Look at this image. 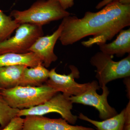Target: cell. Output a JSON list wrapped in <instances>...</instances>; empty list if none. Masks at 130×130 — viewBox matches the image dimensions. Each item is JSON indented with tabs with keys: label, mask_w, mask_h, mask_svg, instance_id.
I'll return each instance as SVG.
<instances>
[{
	"label": "cell",
	"mask_w": 130,
	"mask_h": 130,
	"mask_svg": "<svg viewBox=\"0 0 130 130\" xmlns=\"http://www.w3.org/2000/svg\"><path fill=\"white\" fill-rule=\"evenodd\" d=\"M61 23L62 28L59 40L63 46L71 45L90 36L93 37L81 42L84 46L105 43L130 25V5L115 1L96 12H86L82 18L67 16Z\"/></svg>",
	"instance_id": "cell-1"
},
{
	"label": "cell",
	"mask_w": 130,
	"mask_h": 130,
	"mask_svg": "<svg viewBox=\"0 0 130 130\" xmlns=\"http://www.w3.org/2000/svg\"><path fill=\"white\" fill-rule=\"evenodd\" d=\"M71 15L57 0H38L26 10H13L10 16L20 24L28 23L42 26Z\"/></svg>",
	"instance_id": "cell-2"
},
{
	"label": "cell",
	"mask_w": 130,
	"mask_h": 130,
	"mask_svg": "<svg viewBox=\"0 0 130 130\" xmlns=\"http://www.w3.org/2000/svg\"><path fill=\"white\" fill-rule=\"evenodd\" d=\"M58 93L45 84L37 87L19 85L0 90V94L8 105L20 110L41 105Z\"/></svg>",
	"instance_id": "cell-3"
},
{
	"label": "cell",
	"mask_w": 130,
	"mask_h": 130,
	"mask_svg": "<svg viewBox=\"0 0 130 130\" xmlns=\"http://www.w3.org/2000/svg\"><path fill=\"white\" fill-rule=\"evenodd\" d=\"M113 56L97 52L90 60L91 64L96 68V77L100 88L109 82L130 76V55L119 61L113 60Z\"/></svg>",
	"instance_id": "cell-4"
},
{
	"label": "cell",
	"mask_w": 130,
	"mask_h": 130,
	"mask_svg": "<svg viewBox=\"0 0 130 130\" xmlns=\"http://www.w3.org/2000/svg\"><path fill=\"white\" fill-rule=\"evenodd\" d=\"M43 36L42 26L30 24H21L16 29L13 36L0 43V55L28 53L36 40Z\"/></svg>",
	"instance_id": "cell-5"
},
{
	"label": "cell",
	"mask_w": 130,
	"mask_h": 130,
	"mask_svg": "<svg viewBox=\"0 0 130 130\" xmlns=\"http://www.w3.org/2000/svg\"><path fill=\"white\" fill-rule=\"evenodd\" d=\"M69 98L58 92L41 105L28 109H20L18 116H43L50 113H57L68 123L74 124L78 117L72 112L73 103Z\"/></svg>",
	"instance_id": "cell-6"
},
{
	"label": "cell",
	"mask_w": 130,
	"mask_h": 130,
	"mask_svg": "<svg viewBox=\"0 0 130 130\" xmlns=\"http://www.w3.org/2000/svg\"><path fill=\"white\" fill-rule=\"evenodd\" d=\"M90 83L89 88L83 94L69 98L71 102L94 107L99 112V117L103 120L118 114L116 109L110 106L108 102L109 91L107 86H103L101 88L102 93L99 95L96 92L100 88L98 82L93 81Z\"/></svg>",
	"instance_id": "cell-7"
},
{
	"label": "cell",
	"mask_w": 130,
	"mask_h": 130,
	"mask_svg": "<svg viewBox=\"0 0 130 130\" xmlns=\"http://www.w3.org/2000/svg\"><path fill=\"white\" fill-rule=\"evenodd\" d=\"M70 68L71 72L67 75L57 73L55 68L51 69L48 79L45 83L57 92H62L67 97L80 95L89 88L91 84L77 83L75 79L79 77V72L74 66H70Z\"/></svg>",
	"instance_id": "cell-8"
},
{
	"label": "cell",
	"mask_w": 130,
	"mask_h": 130,
	"mask_svg": "<svg viewBox=\"0 0 130 130\" xmlns=\"http://www.w3.org/2000/svg\"><path fill=\"white\" fill-rule=\"evenodd\" d=\"M22 130H96L82 126L69 124L63 119H50L43 116H27Z\"/></svg>",
	"instance_id": "cell-9"
},
{
	"label": "cell",
	"mask_w": 130,
	"mask_h": 130,
	"mask_svg": "<svg viewBox=\"0 0 130 130\" xmlns=\"http://www.w3.org/2000/svg\"><path fill=\"white\" fill-rule=\"evenodd\" d=\"M62 28L61 23L52 35L42 36L38 38L29 50V52L34 53L39 57L43 66L46 68L58 59V57L54 52V49L60 37Z\"/></svg>",
	"instance_id": "cell-10"
},
{
	"label": "cell",
	"mask_w": 130,
	"mask_h": 130,
	"mask_svg": "<svg viewBox=\"0 0 130 130\" xmlns=\"http://www.w3.org/2000/svg\"><path fill=\"white\" fill-rule=\"evenodd\" d=\"M100 51L113 56L122 57L126 54L130 53V29L122 30L116 39L109 43L98 44Z\"/></svg>",
	"instance_id": "cell-11"
},
{
	"label": "cell",
	"mask_w": 130,
	"mask_h": 130,
	"mask_svg": "<svg viewBox=\"0 0 130 130\" xmlns=\"http://www.w3.org/2000/svg\"><path fill=\"white\" fill-rule=\"evenodd\" d=\"M40 64H42L41 59L31 52L22 54L10 53L0 55V67L20 65L31 68Z\"/></svg>",
	"instance_id": "cell-12"
},
{
	"label": "cell",
	"mask_w": 130,
	"mask_h": 130,
	"mask_svg": "<svg viewBox=\"0 0 130 130\" xmlns=\"http://www.w3.org/2000/svg\"><path fill=\"white\" fill-rule=\"evenodd\" d=\"M50 71L42 64L34 67H26L24 70L19 86L37 87L45 84L49 77Z\"/></svg>",
	"instance_id": "cell-13"
},
{
	"label": "cell",
	"mask_w": 130,
	"mask_h": 130,
	"mask_svg": "<svg viewBox=\"0 0 130 130\" xmlns=\"http://www.w3.org/2000/svg\"><path fill=\"white\" fill-rule=\"evenodd\" d=\"M26 67L20 65L0 67V88L8 89L19 85Z\"/></svg>",
	"instance_id": "cell-14"
},
{
	"label": "cell",
	"mask_w": 130,
	"mask_h": 130,
	"mask_svg": "<svg viewBox=\"0 0 130 130\" xmlns=\"http://www.w3.org/2000/svg\"><path fill=\"white\" fill-rule=\"evenodd\" d=\"M78 117L92 124L98 130H123L125 122V108L120 113L102 121L93 120L82 113H79Z\"/></svg>",
	"instance_id": "cell-15"
},
{
	"label": "cell",
	"mask_w": 130,
	"mask_h": 130,
	"mask_svg": "<svg viewBox=\"0 0 130 130\" xmlns=\"http://www.w3.org/2000/svg\"><path fill=\"white\" fill-rule=\"evenodd\" d=\"M20 25L0 9V43L10 38Z\"/></svg>",
	"instance_id": "cell-16"
},
{
	"label": "cell",
	"mask_w": 130,
	"mask_h": 130,
	"mask_svg": "<svg viewBox=\"0 0 130 130\" xmlns=\"http://www.w3.org/2000/svg\"><path fill=\"white\" fill-rule=\"evenodd\" d=\"M20 109L12 108L0 94V125L1 128L6 127L12 119L18 116Z\"/></svg>",
	"instance_id": "cell-17"
},
{
	"label": "cell",
	"mask_w": 130,
	"mask_h": 130,
	"mask_svg": "<svg viewBox=\"0 0 130 130\" xmlns=\"http://www.w3.org/2000/svg\"><path fill=\"white\" fill-rule=\"evenodd\" d=\"M24 121V119L17 116L12 119L8 125L1 130H22Z\"/></svg>",
	"instance_id": "cell-18"
},
{
	"label": "cell",
	"mask_w": 130,
	"mask_h": 130,
	"mask_svg": "<svg viewBox=\"0 0 130 130\" xmlns=\"http://www.w3.org/2000/svg\"><path fill=\"white\" fill-rule=\"evenodd\" d=\"M123 130H130V101L125 108V122Z\"/></svg>",
	"instance_id": "cell-19"
},
{
	"label": "cell",
	"mask_w": 130,
	"mask_h": 130,
	"mask_svg": "<svg viewBox=\"0 0 130 130\" xmlns=\"http://www.w3.org/2000/svg\"><path fill=\"white\" fill-rule=\"evenodd\" d=\"M65 10L72 7L74 5V0H57Z\"/></svg>",
	"instance_id": "cell-20"
},
{
	"label": "cell",
	"mask_w": 130,
	"mask_h": 130,
	"mask_svg": "<svg viewBox=\"0 0 130 130\" xmlns=\"http://www.w3.org/2000/svg\"><path fill=\"white\" fill-rule=\"evenodd\" d=\"M117 1L118 0H103L96 5V8L97 9H100L103 7H104L110 3Z\"/></svg>",
	"instance_id": "cell-21"
},
{
	"label": "cell",
	"mask_w": 130,
	"mask_h": 130,
	"mask_svg": "<svg viewBox=\"0 0 130 130\" xmlns=\"http://www.w3.org/2000/svg\"><path fill=\"white\" fill-rule=\"evenodd\" d=\"M124 83L127 89V96L129 100L130 98V77L124 78Z\"/></svg>",
	"instance_id": "cell-22"
},
{
	"label": "cell",
	"mask_w": 130,
	"mask_h": 130,
	"mask_svg": "<svg viewBox=\"0 0 130 130\" xmlns=\"http://www.w3.org/2000/svg\"><path fill=\"white\" fill-rule=\"evenodd\" d=\"M118 1L121 5H130V0H118Z\"/></svg>",
	"instance_id": "cell-23"
},
{
	"label": "cell",
	"mask_w": 130,
	"mask_h": 130,
	"mask_svg": "<svg viewBox=\"0 0 130 130\" xmlns=\"http://www.w3.org/2000/svg\"><path fill=\"white\" fill-rule=\"evenodd\" d=\"M2 129V128H1V127H0V130H1Z\"/></svg>",
	"instance_id": "cell-24"
},
{
	"label": "cell",
	"mask_w": 130,
	"mask_h": 130,
	"mask_svg": "<svg viewBox=\"0 0 130 130\" xmlns=\"http://www.w3.org/2000/svg\"><path fill=\"white\" fill-rule=\"evenodd\" d=\"M2 89L1 88H0V90H2Z\"/></svg>",
	"instance_id": "cell-25"
}]
</instances>
